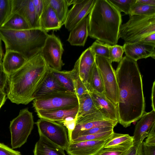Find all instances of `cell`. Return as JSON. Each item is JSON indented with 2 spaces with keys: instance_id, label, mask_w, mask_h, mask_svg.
<instances>
[{
  "instance_id": "cell-6",
  "label": "cell",
  "mask_w": 155,
  "mask_h": 155,
  "mask_svg": "<svg viewBox=\"0 0 155 155\" xmlns=\"http://www.w3.org/2000/svg\"><path fill=\"white\" fill-rule=\"evenodd\" d=\"M34 124L32 113L28 108L20 110L18 115L10 123L12 149L20 148L26 142Z\"/></svg>"
},
{
  "instance_id": "cell-35",
  "label": "cell",
  "mask_w": 155,
  "mask_h": 155,
  "mask_svg": "<svg viewBox=\"0 0 155 155\" xmlns=\"http://www.w3.org/2000/svg\"><path fill=\"white\" fill-rule=\"evenodd\" d=\"M11 0H0V28L11 12Z\"/></svg>"
},
{
  "instance_id": "cell-2",
  "label": "cell",
  "mask_w": 155,
  "mask_h": 155,
  "mask_svg": "<svg viewBox=\"0 0 155 155\" xmlns=\"http://www.w3.org/2000/svg\"><path fill=\"white\" fill-rule=\"evenodd\" d=\"M48 66L41 51L28 59L21 68L8 76L7 98L18 104L26 105L33 101Z\"/></svg>"
},
{
  "instance_id": "cell-34",
  "label": "cell",
  "mask_w": 155,
  "mask_h": 155,
  "mask_svg": "<svg viewBox=\"0 0 155 155\" xmlns=\"http://www.w3.org/2000/svg\"><path fill=\"white\" fill-rule=\"evenodd\" d=\"M114 132L113 130L101 133L81 136L72 140L70 143L85 140H107L111 137Z\"/></svg>"
},
{
  "instance_id": "cell-46",
  "label": "cell",
  "mask_w": 155,
  "mask_h": 155,
  "mask_svg": "<svg viewBox=\"0 0 155 155\" xmlns=\"http://www.w3.org/2000/svg\"><path fill=\"white\" fill-rule=\"evenodd\" d=\"M140 42L148 44H155V33L149 35Z\"/></svg>"
},
{
  "instance_id": "cell-17",
  "label": "cell",
  "mask_w": 155,
  "mask_h": 155,
  "mask_svg": "<svg viewBox=\"0 0 155 155\" xmlns=\"http://www.w3.org/2000/svg\"><path fill=\"white\" fill-rule=\"evenodd\" d=\"M98 110L108 118L118 121L117 106L108 99L104 94L92 91L89 92Z\"/></svg>"
},
{
  "instance_id": "cell-1",
  "label": "cell",
  "mask_w": 155,
  "mask_h": 155,
  "mask_svg": "<svg viewBox=\"0 0 155 155\" xmlns=\"http://www.w3.org/2000/svg\"><path fill=\"white\" fill-rule=\"evenodd\" d=\"M115 73L118 88V123L127 127L145 112L142 77L137 61L126 56L119 63Z\"/></svg>"
},
{
  "instance_id": "cell-19",
  "label": "cell",
  "mask_w": 155,
  "mask_h": 155,
  "mask_svg": "<svg viewBox=\"0 0 155 155\" xmlns=\"http://www.w3.org/2000/svg\"><path fill=\"white\" fill-rule=\"evenodd\" d=\"M55 12L48 0H44V6L40 18V29L47 32L59 30L62 26Z\"/></svg>"
},
{
  "instance_id": "cell-29",
  "label": "cell",
  "mask_w": 155,
  "mask_h": 155,
  "mask_svg": "<svg viewBox=\"0 0 155 155\" xmlns=\"http://www.w3.org/2000/svg\"><path fill=\"white\" fill-rule=\"evenodd\" d=\"M62 26L65 22L69 10L67 0H48Z\"/></svg>"
},
{
  "instance_id": "cell-4",
  "label": "cell",
  "mask_w": 155,
  "mask_h": 155,
  "mask_svg": "<svg viewBox=\"0 0 155 155\" xmlns=\"http://www.w3.org/2000/svg\"><path fill=\"white\" fill-rule=\"evenodd\" d=\"M48 35L40 28L15 30L0 28V37L5 50L19 52L27 60L41 51Z\"/></svg>"
},
{
  "instance_id": "cell-42",
  "label": "cell",
  "mask_w": 155,
  "mask_h": 155,
  "mask_svg": "<svg viewBox=\"0 0 155 155\" xmlns=\"http://www.w3.org/2000/svg\"><path fill=\"white\" fill-rule=\"evenodd\" d=\"M32 1L34 6L37 21L39 27L40 19L43 8L44 0H32Z\"/></svg>"
},
{
  "instance_id": "cell-20",
  "label": "cell",
  "mask_w": 155,
  "mask_h": 155,
  "mask_svg": "<svg viewBox=\"0 0 155 155\" xmlns=\"http://www.w3.org/2000/svg\"><path fill=\"white\" fill-rule=\"evenodd\" d=\"M27 59L21 53L11 50H5L2 60L4 70L9 76L21 68Z\"/></svg>"
},
{
  "instance_id": "cell-8",
  "label": "cell",
  "mask_w": 155,
  "mask_h": 155,
  "mask_svg": "<svg viewBox=\"0 0 155 155\" xmlns=\"http://www.w3.org/2000/svg\"><path fill=\"white\" fill-rule=\"evenodd\" d=\"M109 59L96 56L95 63L101 76L107 98L115 105L118 102V88L115 71Z\"/></svg>"
},
{
  "instance_id": "cell-50",
  "label": "cell",
  "mask_w": 155,
  "mask_h": 155,
  "mask_svg": "<svg viewBox=\"0 0 155 155\" xmlns=\"http://www.w3.org/2000/svg\"><path fill=\"white\" fill-rule=\"evenodd\" d=\"M125 155H138L137 148L133 146L129 149Z\"/></svg>"
},
{
  "instance_id": "cell-3",
  "label": "cell",
  "mask_w": 155,
  "mask_h": 155,
  "mask_svg": "<svg viewBox=\"0 0 155 155\" xmlns=\"http://www.w3.org/2000/svg\"><path fill=\"white\" fill-rule=\"evenodd\" d=\"M88 18L89 36L110 45H117L122 22L117 9L108 0H96Z\"/></svg>"
},
{
  "instance_id": "cell-5",
  "label": "cell",
  "mask_w": 155,
  "mask_h": 155,
  "mask_svg": "<svg viewBox=\"0 0 155 155\" xmlns=\"http://www.w3.org/2000/svg\"><path fill=\"white\" fill-rule=\"evenodd\" d=\"M129 16V20L121 25L119 31V38L123 40L125 43L140 42L155 33V14Z\"/></svg>"
},
{
  "instance_id": "cell-30",
  "label": "cell",
  "mask_w": 155,
  "mask_h": 155,
  "mask_svg": "<svg viewBox=\"0 0 155 155\" xmlns=\"http://www.w3.org/2000/svg\"><path fill=\"white\" fill-rule=\"evenodd\" d=\"M79 63V60L78 58L75 63L73 69L71 71L75 94L78 98L82 95L89 93L86 87L80 77Z\"/></svg>"
},
{
  "instance_id": "cell-48",
  "label": "cell",
  "mask_w": 155,
  "mask_h": 155,
  "mask_svg": "<svg viewBox=\"0 0 155 155\" xmlns=\"http://www.w3.org/2000/svg\"><path fill=\"white\" fill-rule=\"evenodd\" d=\"M136 2L147 5L155 6V0H136Z\"/></svg>"
},
{
  "instance_id": "cell-9",
  "label": "cell",
  "mask_w": 155,
  "mask_h": 155,
  "mask_svg": "<svg viewBox=\"0 0 155 155\" xmlns=\"http://www.w3.org/2000/svg\"><path fill=\"white\" fill-rule=\"evenodd\" d=\"M39 135L66 150L69 143L67 130L61 124L40 118L36 123Z\"/></svg>"
},
{
  "instance_id": "cell-28",
  "label": "cell",
  "mask_w": 155,
  "mask_h": 155,
  "mask_svg": "<svg viewBox=\"0 0 155 155\" xmlns=\"http://www.w3.org/2000/svg\"><path fill=\"white\" fill-rule=\"evenodd\" d=\"M0 28L15 30L30 29L27 22L24 18L16 14H10Z\"/></svg>"
},
{
  "instance_id": "cell-15",
  "label": "cell",
  "mask_w": 155,
  "mask_h": 155,
  "mask_svg": "<svg viewBox=\"0 0 155 155\" xmlns=\"http://www.w3.org/2000/svg\"><path fill=\"white\" fill-rule=\"evenodd\" d=\"M123 47L126 56L135 61L150 57L155 58V44L125 43Z\"/></svg>"
},
{
  "instance_id": "cell-12",
  "label": "cell",
  "mask_w": 155,
  "mask_h": 155,
  "mask_svg": "<svg viewBox=\"0 0 155 155\" xmlns=\"http://www.w3.org/2000/svg\"><path fill=\"white\" fill-rule=\"evenodd\" d=\"M96 0H74L72 8L68 11L64 23L70 31L91 12Z\"/></svg>"
},
{
  "instance_id": "cell-33",
  "label": "cell",
  "mask_w": 155,
  "mask_h": 155,
  "mask_svg": "<svg viewBox=\"0 0 155 155\" xmlns=\"http://www.w3.org/2000/svg\"><path fill=\"white\" fill-rule=\"evenodd\" d=\"M110 45L96 40L89 48L95 56L109 59V47Z\"/></svg>"
},
{
  "instance_id": "cell-10",
  "label": "cell",
  "mask_w": 155,
  "mask_h": 155,
  "mask_svg": "<svg viewBox=\"0 0 155 155\" xmlns=\"http://www.w3.org/2000/svg\"><path fill=\"white\" fill-rule=\"evenodd\" d=\"M64 51L60 40L52 34L48 35L41 53L43 59L50 67L61 70L64 64L62 59Z\"/></svg>"
},
{
  "instance_id": "cell-23",
  "label": "cell",
  "mask_w": 155,
  "mask_h": 155,
  "mask_svg": "<svg viewBox=\"0 0 155 155\" xmlns=\"http://www.w3.org/2000/svg\"><path fill=\"white\" fill-rule=\"evenodd\" d=\"M88 18L87 16L70 31L68 39L71 45L84 46L88 36Z\"/></svg>"
},
{
  "instance_id": "cell-51",
  "label": "cell",
  "mask_w": 155,
  "mask_h": 155,
  "mask_svg": "<svg viewBox=\"0 0 155 155\" xmlns=\"http://www.w3.org/2000/svg\"><path fill=\"white\" fill-rule=\"evenodd\" d=\"M4 55L2 46V40L0 37V60H2Z\"/></svg>"
},
{
  "instance_id": "cell-37",
  "label": "cell",
  "mask_w": 155,
  "mask_h": 155,
  "mask_svg": "<svg viewBox=\"0 0 155 155\" xmlns=\"http://www.w3.org/2000/svg\"><path fill=\"white\" fill-rule=\"evenodd\" d=\"M124 50L123 46L117 45H110L109 59L112 62L119 63L123 57Z\"/></svg>"
},
{
  "instance_id": "cell-43",
  "label": "cell",
  "mask_w": 155,
  "mask_h": 155,
  "mask_svg": "<svg viewBox=\"0 0 155 155\" xmlns=\"http://www.w3.org/2000/svg\"><path fill=\"white\" fill-rule=\"evenodd\" d=\"M8 76L5 72L2 64V60H0V90L5 91L8 82Z\"/></svg>"
},
{
  "instance_id": "cell-36",
  "label": "cell",
  "mask_w": 155,
  "mask_h": 155,
  "mask_svg": "<svg viewBox=\"0 0 155 155\" xmlns=\"http://www.w3.org/2000/svg\"><path fill=\"white\" fill-rule=\"evenodd\" d=\"M136 0H108L120 12H124L128 15L130 8L136 2Z\"/></svg>"
},
{
  "instance_id": "cell-25",
  "label": "cell",
  "mask_w": 155,
  "mask_h": 155,
  "mask_svg": "<svg viewBox=\"0 0 155 155\" xmlns=\"http://www.w3.org/2000/svg\"><path fill=\"white\" fill-rule=\"evenodd\" d=\"M133 136L114 132L107 140L104 148L130 149L133 146Z\"/></svg>"
},
{
  "instance_id": "cell-45",
  "label": "cell",
  "mask_w": 155,
  "mask_h": 155,
  "mask_svg": "<svg viewBox=\"0 0 155 155\" xmlns=\"http://www.w3.org/2000/svg\"><path fill=\"white\" fill-rule=\"evenodd\" d=\"M144 142L147 144L155 145V124L151 129Z\"/></svg>"
},
{
  "instance_id": "cell-26",
  "label": "cell",
  "mask_w": 155,
  "mask_h": 155,
  "mask_svg": "<svg viewBox=\"0 0 155 155\" xmlns=\"http://www.w3.org/2000/svg\"><path fill=\"white\" fill-rule=\"evenodd\" d=\"M78 99L79 104L77 118L100 112L96 107L89 93L82 95Z\"/></svg>"
},
{
  "instance_id": "cell-44",
  "label": "cell",
  "mask_w": 155,
  "mask_h": 155,
  "mask_svg": "<svg viewBox=\"0 0 155 155\" xmlns=\"http://www.w3.org/2000/svg\"><path fill=\"white\" fill-rule=\"evenodd\" d=\"M0 155H21L20 152L13 150L0 143Z\"/></svg>"
},
{
  "instance_id": "cell-27",
  "label": "cell",
  "mask_w": 155,
  "mask_h": 155,
  "mask_svg": "<svg viewBox=\"0 0 155 155\" xmlns=\"http://www.w3.org/2000/svg\"><path fill=\"white\" fill-rule=\"evenodd\" d=\"M48 68L53 76L67 91L75 94L71 71L56 70L49 66Z\"/></svg>"
},
{
  "instance_id": "cell-11",
  "label": "cell",
  "mask_w": 155,
  "mask_h": 155,
  "mask_svg": "<svg viewBox=\"0 0 155 155\" xmlns=\"http://www.w3.org/2000/svg\"><path fill=\"white\" fill-rule=\"evenodd\" d=\"M118 123L117 121L108 118L100 112L77 118L75 128L68 138L69 143L84 131L97 127H114Z\"/></svg>"
},
{
  "instance_id": "cell-39",
  "label": "cell",
  "mask_w": 155,
  "mask_h": 155,
  "mask_svg": "<svg viewBox=\"0 0 155 155\" xmlns=\"http://www.w3.org/2000/svg\"><path fill=\"white\" fill-rule=\"evenodd\" d=\"M129 149L104 148L98 155H125Z\"/></svg>"
},
{
  "instance_id": "cell-47",
  "label": "cell",
  "mask_w": 155,
  "mask_h": 155,
  "mask_svg": "<svg viewBox=\"0 0 155 155\" xmlns=\"http://www.w3.org/2000/svg\"><path fill=\"white\" fill-rule=\"evenodd\" d=\"M155 81L153 82L151 94V106L152 110H155Z\"/></svg>"
},
{
  "instance_id": "cell-31",
  "label": "cell",
  "mask_w": 155,
  "mask_h": 155,
  "mask_svg": "<svg viewBox=\"0 0 155 155\" xmlns=\"http://www.w3.org/2000/svg\"><path fill=\"white\" fill-rule=\"evenodd\" d=\"M89 83L91 89L89 92L94 91L99 93L104 94L102 79L95 62L91 73Z\"/></svg>"
},
{
  "instance_id": "cell-41",
  "label": "cell",
  "mask_w": 155,
  "mask_h": 155,
  "mask_svg": "<svg viewBox=\"0 0 155 155\" xmlns=\"http://www.w3.org/2000/svg\"><path fill=\"white\" fill-rule=\"evenodd\" d=\"M114 127H101L94 128L82 132L79 137L110 131L114 130Z\"/></svg>"
},
{
  "instance_id": "cell-38",
  "label": "cell",
  "mask_w": 155,
  "mask_h": 155,
  "mask_svg": "<svg viewBox=\"0 0 155 155\" xmlns=\"http://www.w3.org/2000/svg\"><path fill=\"white\" fill-rule=\"evenodd\" d=\"M138 155H155V145L145 143L143 141L138 149Z\"/></svg>"
},
{
  "instance_id": "cell-32",
  "label": "cell",
  "mask_w": 155,
  "mask_h": 155,
  "mask_svg": "<svg viewBox=\"0 0 155 155\" xmlns=\"http://www.w3.org/2000/svg\"><path fill=\"white\" fill-rule=\"evenodd\" d=\"M155 14V6L135 2L131 6L128 15H147Z\"/></svg>"
},
{
  "instance_id": "cell-22",
  "label": "cell",
  "mask_w": 155,
  "mask_h": 155,
  "mask_svg": "<svg viewBox=\"0 0 155 155\" xmlns=\"http://www.w3.org/2000/svg\"><path fill=\"white\" fill-rule=\"evenodd\" d=\"M65 91H67L53 76L48 68L46 76L35 94L34 98L35 99L53 93Z\"/></svg>"
},
{
  "instance_id": "cell-16",
  "label": "cell",
  "mask_w": 155,
  "mask_h": 155,
  "mask_svg": "<svg viewBox=\"0 0 155 155\" xmlns=\"http://www.w3.org/2000/svg\"><path fill=\"white\" fill-rule=\"evenodd\" d=\"M155 124V110L145 113L136 124L134 133L133 146L138 149Z\"/></svg>"
},
{
  "instance_id": "cell-24",
  "label": "cell",
  "mask_w": 155,
  "mask_h": 155,
  "mask_svg": "<svg viewBox=\"0 0 155 155\" xmlns=\"http://www.w3.org/2000/svg\"><path fill=\"white\" fill-rule=\"evenodd\" d=\"M64 150L45 137L39 135L34 150V155H66Z\"/></svg>"
},
{
  "instance_id": "cell-14",
  "label": "cell",
  "mask_w": 155,
  "mask_h": 155,
  "mask_svg": "<svg viewBox=\"0 0 155 155\" xmlns=\"http://www.w3.org/2000/svg\"><path fill=\"white\" fill-rule=\"evenodd\" d=\"M107 140H85L69 143L66 151L69 155H98L104 148Z\"/></svg>"
},
{
  "instance_id": "cell-7",
  "label": "cell",
  "mask_w": 155,
  "mask_h": 155,
  "mask_svg": "<svg viewBox=\"0 0 155 155\" xmlns=\"http://www.w3.org/2000/svg\"><path fill=\"white\" fill-rule=\"evenodd\" d=\"M33 106L35 110H48L78 106L76 94L68 91L58 92L35 99Z\"/></svg>"
},
{
  "instance_id": "cell-21",
  "label": "cell",
  "mask_w": 155,
  "mask_h": 155,
  "mask_svg": "<svg viewBox=\"0 0 155 155\" xmlns=\"http://www.w3.org/2000/svg\"><path fill=\"white\" fill-rule=\"evenodd\" d=\"M78 106L73 107L48 110H35L40 118L57 122L60 123L69 117H75L77 115Z\"/></svg>"
},
{
  "instance_id": "cell-13",
  "label": "cell",
  "mask_w": 155,
  "mask_h": 155,
  "mask_svg": "<svg viewBox=\"0 0 155 155\" xmlns=\"http://www.w3.org/2000/svg\"><path fill=\"white\" fill-rule=\"evenodd\" d=\"M11 14L22 16L27 22L30 29L40 28L32 0H11Z\"/></svg>"
},
{
  "instance_id": "cell-49",
  "label": "cell",
  "mask_w": 155,
  "mask_h": 155,
  "mask_svg": "<svg viewBox=\"0 0 155 155\" xmlns=\"http://www.w3.org/2000/svg\"><path fill=\"white\" fill-rule=\"evenodd\" d=\"M6 96L7 94L5 91L0 90V109L6 101Z\"/></svg>"
},
{
  "instance_id": "cell-18",
  "label": "cell",
  "mask_w": 155,
  "mask_h": 155,
  "mask_svg": "<svg viewBox=\"0 0 155 155\" xmlns=\"http://www.w3.org/2000/svg\"><path fill=\"white\" fill-rule=\"evenodd\" d=\"M95 57L89 47L82 52L79 58L80 77L89 92L91 91L90 76L95 63Z\"/></svg>"
},
{
  "instance_id": "cell-40",
  "label": "cell",
  "mask_w": 155,
  "mask_h": 155,
  "mask_svg": "<svg viewBox=\"0 0 155 155\" xmlns=\"http://www.w3.org/2000/svg\"><path fill=\"white\" fill-rule=\"evenodd\" d=\"M77 119V115L75 117H69L65 119L60 124L66 127L68 130V138L75 128Z\"/></svg>"
}]
</instances>
